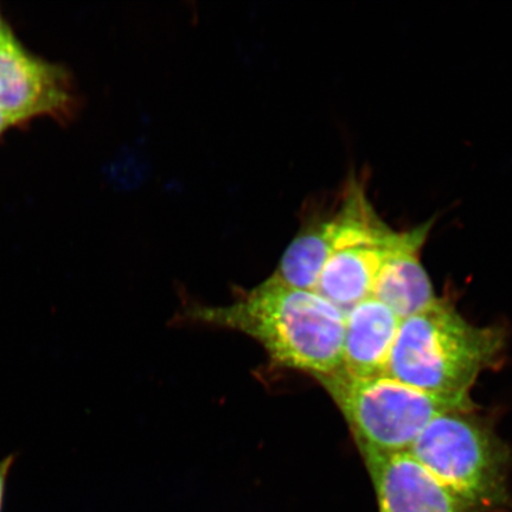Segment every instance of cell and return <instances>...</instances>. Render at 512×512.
I'll use <instances>...</instances> for the list:
<instances>
[{
    "instance_id": "obj_1",
    "label": "cell",
    "mask_w": 512,
    "mask_h": 512,
    "mask_svg": "<svg viewBox=\"0 0 512 512\" xmlns=\"http://www.w3.org/2000/svg\"><path fill=\"white\" fill-rule=\"evenodd\" d=\"M184 316L243 332L278 366L318 381L343 368L345 312L318 292L285 285L273 275L230 305H192Z\"/></svg>"
},
{
    "instance_id": "obj_2",
    "label": "cell",
    "mask_w": 512,
    "mask_h": 512,
    "mask_svg": "<svg viewBox=\"0 0 512 512\" xmlns=\"http://www.w3.org/2000/svg\"><path fill=\"white\" fill-rule=\"evenodd\" d=\"M504 331L473 325L441 302L401 320L387 375L409 387L472 409L469 392L480 373L501 361Z\"/></svg>"
},
{
    "instance_id": "obj_3",
    "label": "cell",
    "mask_w": 512,
    "mask_h": 512,
    "mask_svg": "<svg viewBox=\"0 0 512 512\" xmlns=\"http://www.w3.org/2000/svg\"><path fill=\"white\" fill-rule=\"evenodd\" d=\"M472 411L437 416L411 452L466 512H512V452Z\"/></svg>"
},
{
    "instance_id": "obj_4",
    "label": "cell",
    "mask_w": 512,
    "mask_h": 512,
    "mask_svg": "<svg viewBox=\"0 0 512 512\" xmlns=\"http://www.w3.org/2000/svg\"><path fill=\"white\" fill-rule=\"evenodd\" d=\"M342 412L362 454L409 452L438 415L472 411L407 386L388 375L319 380Z\"/></svg>"
},
{
    "instance_id": "obj_5",
    "label": "cell",
    "mask_w": 512,
    "mask_h": 512,
    "mask_svg": "<svg viewBox=\"0 0 512 512\" xmlns=\"http://www.w3.org/2000/svg\"><path fill=\"white\" fill-rule=\"evenodd\" d=\"M72 94L60 68L30 56L12 35L0 43V110L12 124L67 112Z\"/></svg>"
},
{
    "instance_id": "obj_6",
    "label": "cell",
    "mask_w": 512,
    "mask_h": 512,
    "mask_svg": "<svg viewBox=\"0 0 512 512\" xmlns=\"http://www.w3.org/2000/svg\"><path fill=\"white\" fill-rule=\"evenodd\" d=\"M379 512H466L411 452L366 453Z\"/></svg>"
},
{
    "instance_id": "obj_7",
    "label": "cell",
    "mask_w": 512,
    "mask_h": 512,
    "mask_svg": "<svg viewBox=\"0 0 512 512\" xmlns=\"http://www.w3.org/2000/svg\"><path fill=\"white\" fill-rule=\"evenodd\" d=\"M434 220L407 232L396 233L380 268L371 297L389 307L401 320L412 317L438 302L430 275L420 259L422 246Z\"/></svg>"
},
{
    "instance_id": "obj_8",
    "label": "cell",
    "mask_w": 512,
    "mask_h": 512,
    "mask_svg": "<svg viewBox=\"0 0 512 512\" xmlns=\"http://www.w3.org/2000/svg\"><path fill=\"white\" fill-rule=\"evenodd\" d=\"M401 319L369 297L345 312L343 373L367 379L387 375Z\"/></svg>"
},
{
    "instance_id": "obj_9",
    "label": "cell",
    "mask_w": 512,
    "mask_h": 512,
    "mask_svg": "<svg viewBox=\"0 0 512 512\" xmlns=\"http://www.w3.org/2000/svg\"><path fill=\"white\" fill-rule=\"evenodd\" d=\"M396 233L386 241L337 249L320 273L315 291L344 312L371 297L377 274Z\"/></svg>"
},
{
    "instance_id": "obj_10",
    "label": "cell",
    "mask_w": 512,
    "mask_h": 512,
    "mask_svg": "<svg viewBox=\"0 0 512 512\" xmlns=\"http://www.w3.org/2000/svg\"><path fill=\"white\" fill-rule=\"evenodd\" d=\"M337 248L336 216L312 222L287 246L273 277L285 285L315 291L320 273Z\"/></svg>"
},
{
    "instance_id": "obj_11",
    "label": "cell",
    "mask_w": 512,
    "mask_h": 512,
    "mask_svg": "<svg viewBox=\"0 0 512 512\" xmlns=\"http://www.w3.org/2000/svg\"><path fill=\"white\" fill-rule=\"evenodd\" d=\"M14 462V456L6 457L2 462H0V512H2L3 507L6 479H8L10 469Z\"/></svg>"
},
{
    "instance_id": "obj_12",
    "label": "cell",
    "mask_w": 512,
    "mask_h": 512,
    "mask_svg": "<svg viewBox=\"0 0 512 512\" xmlns=\"http://www.w3.org/2000/svg\"><path fill=\"white\" fill-rule=\"evenodd\" d=\"M12 124V121L6 117L5 113L0 110V133H3L6 128L10 127Z\"/></svg>"
},
{
    "instance_id": "obj_13",
    "label": "cell",
    "mask_w": 512,
    "mask_h": 512,
    "mask_svg": "<svg viewBox=\"0 0 512 512\" xmlns=\"http://www.w3.org/2000/svg\"><path fill=\"white\" fill-rule=\"evenodd\" d=\"M11 35V32L8 28L5 27L4 23L2 22V19H0V43H2L6 38H8Z\"/></svg>"
}]
</instances>
